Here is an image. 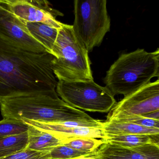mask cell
<instances>
[{"label":"cell","mask_w":159,"mask_h":159,"mask_svg":"<svg viewBox=\"0 0 159 159\" xmlns=\"http://www.w3.org/2000/svg\"><path fill=\"white\" fill-rule=\"evenodd\" d=\"M0 39L24 51L37 53L47 52L30 35L22 20L12 13L4 0H0Z\"/></svg>","instance_id":"obj_7"},{"label":"cell","mask_w":159,"mask_h":159,"mask_svg":"<svg viewBox=\"0 0 159 159\" xmlns=\"http://www.w3.org/2000/svg\"><path fill=\"white\" fill-rule=\"evenodd\" d=\"M112 120L131 123L148 128L159 129V120L148 119L139 115H117L106 121Z\"/></svg>","instance_id":"obj_20"},{"label":"cell","mask_w":159,"mask_h":159,"mask_svg":"<svg viewBox=\"0 0 159 159\" xmlns=\"http://www.w3.org/2000/svg\"><path fill=\"white\" fill-rule=\"evenodd\" d=\"M48 151L51 159H75L91 156L94 152L87 153L81 152L64 145L54 147Z\"/></svg>","instance_id":"obj_19"},{"label":"cell","mask_w":159,"mask_h":159,"mask_svg":"<svg viewBox=\"0 0 159 159\" xmlns=\"http://www.w3.org/2000/svg\"><path fill=\"white\" fill-rule=\"evenodd\" d=\"M159 110V78L153 82L130 94L117 102L109 111L107 120L119 115H141Z\"/></svg>","instance_id":"obj_8"},{"label":"cell","mask_w":159,"mask_h":159,"mask_svg":"<svg viewBox=\"0 0 159 159\" xmlns=\"http://www.w3.org/2000/svg\"><path fill=\"white\" fill-rule=\"evenodd\" d=\"M22 21L30 35L43 46L46 52L52 54L59 29L43 23Z\"/></svg>","instance_id":"obj_14"},{"label":"cell","mask_w":159,"mask_h":159,"mask_svg":"<svg viewBox=\"0 0 159 159\" xmlns=\"http://www.w3.org/2000/svg\"><path fill=\"white\" fill-rule=\"evenodd\" d=\"M73 30L88 52L101 45L110 30L106 0H75Z\"/></svg>","instance_id":"obj_5"},{"label":"cell","mask_w":159,"mask_h":159,"mask_svg":"<svg viewBox=\"0 0 159 159\" xmlns=\"http://www.w3.org/2000/svg\"><path fill=\"white\" fill-rule=\"evenodd\" d=\"M102 140L105 142L122 147H139L147 144H153L159 146V134L106 136V138Z\"/></svg>","instance_id":"obj_15"},{"label":"cell","mask_w":159,"mask_h":159,"mask_svg":"<svg viewBox=\"0 0 159 159\" xmlns=\"http://www.w3.org/2000/svg\"><path fill=\"white\" fill-rule=\"evenodd\" d=\"M3 119L60 123L95 121L83 111L60 99L56 92L35 93L5 98L0 101Z\"/></svg>","instance_id":"obj_2"},{"label":"cell","mask_w":159,"mask_h":159,"mask_svg":"<svg viewBox=\"0 0 159 159\" xmlns=\"http://www.w3.org/2000/svg\"><path fill=\"white\" fill-rule=\"evenodd\" d=\"M28 125V144L26 148L38 151H48L54 147L63 145L66 139L33 125Z\"/></svg>","instance_id":"obj_12"},{"label":"cell","mask_w":159,"mask_h":159,"mask_svg":"<svg viewBox=\"0 0 159 159\" xmlns=\"http://www.w3.org/2000/svg\"><path fill=\"white\" fill-rule=\"evenodd\" d=\"M141 116L148 119L159 120V110L152 111Z\"/></svg>","instance_id":"obj_22"},{"label":"cell","mask_w":159,"mask_h":159,"mask_svg":"<svg viewBox=\"0 0 159 159\" xmlns=\"http://www.w3.org/2000/svg\"><path fill=\"white\" fill-rule=\"evenodd\" d=\"M88 51L72 25L62 23L53 47V70L58 80H93Z\"/></svg>","instance_id":"obj_4"},{"label":"cell","mask_w":159,"mask_h":159,"mask_svg":"<svg viewBox=\"0 0 159 159\" xmlns=\"http://www.w3.org/2000/svg\"><path fill=\"white\" fill-rule=\"evenodd\" d=\"M93 157L94 159H159V146L126 147L104 142Z\"/></svg>","instance_id":"obj_10"},{"label":"cell","mask_w":159,"mask_h":159,"mask_svg":"<svg viewBox=\"0 0 159 159\" xmlns=\"http://www.w3.org/2000/svg\"><path fill=\"white\" fill-rule=\"evenodd\" d=\"M0 159H51L49 151L41 152L26 148Z\"/></svg>","instance_id":"obj_21"},{"label":"cell","mask_w":159,"mask_h":159,"mask_svg":"<svg viewBox=\"0 0 159 159\" xmlns=\"http://www.w3.org/2000/svg\"><path fill=\"white\" fill-rule=\"evenodd\" d=\"M56 92L61 99L71 107L90 112H109L117 103L107 87L98 85L94 80H58Z\"/></svg>","instance_id":"obj_6"},{"label":"cell","mask_w":159,"mask_h":159,"mask_svg":"<svg viewBox=\"0 0 159 159\" xmlns=\"http://www.w3.org/2000/svg\"><path fill=\"white\" fill-rule=\"evenodd\" d=\"M92 159V158H86V159Z\"/></svg>","instance_id":"obj_23"},{"label":"cell","mask_w":159,"mask_h":159,"mask_svg":"<svg viewBox=\"0 0 159 159\" xmlns=\"http://www.w3.org/2000/svg\"><path fill=\"white\" fill-rule=\"evenodd\" d=\"M104 143L102 139L92 138L72 137L65 139L63 145L81 152H95Z\"/></svg>","instance_id":"obj_17"},{"label":"cell","mask_w":159,"mask_h":159,"mask_svg":"<svg viewBox=\"0 0 159 159\" xmlns=\"http://www.w3.org/2000/svg\"><path fill=\"white\" fill-rule=\"evenodd\" d=\"M28 144L27 132L0 139V158L25 149Z\"/></svg>","instance_id":"obj_16"},{"label":"cell","mask_w":159,"mask_h":159,"mask_svg":"<svg viewBox=\"0 0 159 159\" xmlns=\"http://www.w3.org/2000/svg\"><path fill=\"white\" fill-rule=\"evenodd\" d=\"M25 123L33 125L39 129L46 131L62 138L86 137L104 139L106 135L102 129L80 127L66 125L63 123H45L23 120Z\"/></svg>","instance_id":"obj_11"},{"label":"cell","mask_w":159,"mask_h":159,"mask_svg":"<svg viewBox=\"0 0 159 159\" xmlns=\"http://www.w3.org/2000/svg\"><path fill=\"white\" fill-rule=\"evenodd\" d=\"M159 76V49L151 52L138 49L122 54L107 71L104 82L113 95L125 96Z\"/></svg>","instance_id":"obj_3"},{"label":"cell","mask_w":159,"mask_h":159,"mask_svg":"<svg viewBox=\"0 0 159 159\" xmlns=\"http://www.w3.org/2000/svg\"><path fill=\"white\" fill-rule=\"evenodd\" d=\"M10 11L25 22L39 23L59 29L62 23L57 19L64 16L45 0H4Z\"/></svg>","instance_id":"obj_9"},{"label":"cell","mask_w":159,"mask_h":159,"mask_svg":"<svg viewBox=\"0 0 159 159\" xmlns=\"http://www.w3.org/2000/svg\"><path fill=\"white\" fill-rule=\"evenodd\" d=\"M102 129L106 136L159 134V129L148 128L131 123L112 120L103 122Z\"/></svg>","instance_id":"obj_13"},{"label":"cell","mask_w":159,"mask_h":159,"mask_svg":"<svg viewBox=\"0 0 159 159\" xmlns=\"http://www.w3.org/2000/svg\"><path fill=\"white\" fill-rule=\"evenodd\" d=\"M28 125L24 121L12 119L0 121V139L27 132Z\"/></svg>","instance_id":"obj_18"},{"label":"cell","mask_w":159,"mask_h":159,"mask_svg":"<svg viewBox=\"0 0 159 159\" xmlns=\"http://www.w3.org/2000/svg\"><path fill=\"white\" fill-rule=\"evenodd\" d=\"M54 57L31 52L0 39V101L13 97L56 91Z\"/></svg>","instance_id":"obj_1"}]
</instances>
